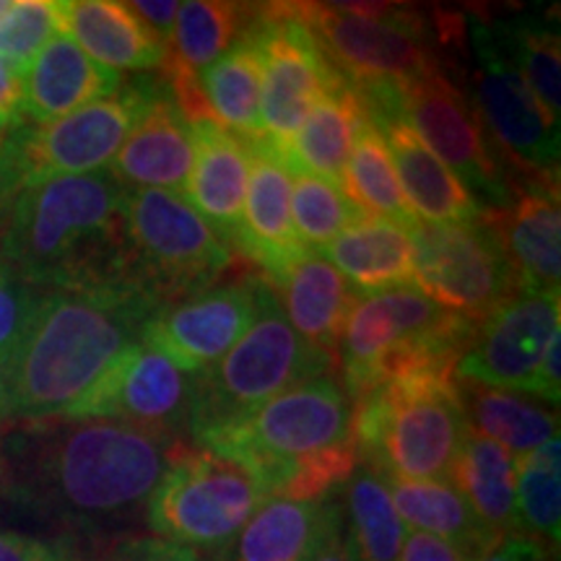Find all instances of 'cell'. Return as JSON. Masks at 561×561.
<instances>
[{"instance_id": "cell-20", "label": "cell", "mask_w": 561, "mask_h": 561, "mask_svg": "<svg viewBox=\"0 0 561 561\" xmlns=\"http://www.w3.org/2000/svg\"><path fill=\"white\" fill-rule=\"evenodd\" d=\"M250 182L234 252L265 271L273 284L305 255L291 221V172L261 144H250Z\"/></svg>"}, {"instance_id": "cell-23", "label": "cell", "mask_w": 561, "mask_h": 561, "mask_svg": "<svg viewBox=\"0 0 561 561\" xmlns=\"http://www.w3.org/2000/svg\"><path fill=\"white\" fill-rule=\"evenodd\" d=\"M123 87V73L102 68L87 53L55 34L21 76V123L47 125L100 102Z\"/></svg>"}, {"instance_id": "cell-34", "label": "cell", "mask_w": 561, "mask_h": 561, "mask_svg": "<svg viewBox=\"0 0 561 561\" xmlns=\"http://www.w3.org/2000/svg\"><path fill=\"white\" fill-rule=\"evenodd\" d=\"M462 411L471 430L502 445L512 458H523L559 437V411L517 396L512 390L458 382Z\"/></svg>"}, {"instance_id": "cell-51", "label": "cell", "mask_w": 561, "mask_h": 561, "mask_svg": "<svg viewBox=\"0 0 561 561\" xmlns=\"http://www.w3.org/2000/svg\"><path fill=\"white\" fill-rule=\"evenodd\" d=\"M0 409H3V388H0ZM0 416H3V411H0Z\"/></svg>"}, {"instance_id": "cell-45", "label": "cell", "mask_w": 561, "mask_h": 561, "mask_svg": "<svg viewBox=\"0 0 561 561\" xmlns=\"http://www.w3.org/2000/svg\"><path fill=\"white\" fill-rule=\"evenodd\" d=\"M401 561H473L458 546L434 538L430 533L409 530L405 533Z\"/></svg>"}, {"instance_id": "cell-25", "label": "cell", "mask_w": 561, "mask_h": 561, "mask_svg": "<svg viewBox=\"0 0 561 561\" xmlns=\"http://www.w3.org/2000/svg\"><path fill=\"white\" fill-rule=\"evenodd\" d=\"M193 125L170 94H159L112 159L110 174L125 191H185L193 167Z\"/></svg>"}, {"instance_id": "cell-5", "label": "cell", "mask_w": 561, "mask_h": 561, "mask_svg": "<svg viewBox=\"0 0 561 561\" xmlns=\"http://www.w3.org/2000/svg\"><path fill=\"white\" fill-rule=\"evenodd\" d=\"M476 325L479 322L442 310L416 286L359 297L343 322L335 375L356 401L405 375L455 371Z\"/></svg>"}, {"instance_id": "cell-24", "label": "cell", "mask_w": 561, "mask_h": 561, "mask_svg": "<svg viewBox=\"0 0 561 561\" xmlns=\"http://www.w3.org/2000/svg\"><path fill=\"white\" fill-rule=\"evenodd\" d=\"M58 32L73 39L91 60L115 70H161L167 45L130 3L115 0H62L55 3Z\"/></svg>"}, {"instance_id": "cell-48", "label": "cell", "mask_w": 561, "mask_h": 561, "mask_svg": "<svg viewBox=\"0 0 561 561\" xmlns=\"http://www.w3.org/2000/svg\"><path fill=\"white\" fill-rule=\"evenodd\" d=\"M21 125V76L0 60V133Z\"/></svg>"}, {"instance_id": "cell-3", "label": "cell", "mask_w": 561, "mask_h": 561, "mask_svg": "<svg viewBox=\"0 0 561 561\" xmlns=\"http://www.w3.org/2000/svg\"><path fill=\"white\" fill-rule=\"evenodd\" d=\"M125 193L107 170L26 187L11 201L0 263L42 291L128 278Z\"/></svg>"}, {"instance_id": "cell-28", "label": "cell", "mask_w": 561, "mask_h": 561, "mask_svg": "<svg viewBox=\"0 0 561 561\" xmlns=\"http://www.w3.org/2000/svg\"><path fill=\"white\" fill-rule=\"evenodd\" d=\"M322 257L359 297L413 286L411 240L401 224L359 216L328 244Z\"/></svg>"}, {"instance_id": "cell-47", "label": "cell", "mask_w": 561, "mask_h": 561, "mask_svg": "<svg viewBox=\"0 0 561 561\" xmlns=\"http://www.w3.org/2000/svg\"><path fill=\"white\" fill-rule=\"evenodd\" d=\"M133 11L138 13L140 19L146 21V26L157 34V37L170 45L172 30H174V21H178L180 5L178 0H164V3H149V0H138V3H130Z\"/></svg>"}, {"instance_id": "cell-37", "label": "cell", "mask_w": 561, "mask_h": 561, "mask_svg": "<svg viewBox=\"0 0 561 561\" xmlns=\"http://www.w3.org/2000/svg\"><path fill=\"white\" fill-rule=\"evenodd\" d=\"M504 50L520 70L528 83L533 100L546 115V121L557 125L561 121V34L557 26L536 19H520L512 24H500Z\"/></svg>"}, {"instance_id": "cell-21", "label": "cell", "mask_w": 561, "mask_h": 561, "mask_svg": "<svg viewBox=\"0 0 561 561\" xmlns=\"http://www.w3.org/2000/svg\"><path fill=\"white\" fill-rule=\"evenodd\" d=\"M515 271L517 289L559 294L561 289V201L559 185L520 187L507 208H489Z\"/></svg>"}, {"instance_id": "cell-35", "label": "cell", "mask_w": 561, "mask_h": 561, "mask_svg": "<svg viewBox=\"0 0 561 561\" xmlns=\"http://www.w3.org/2000/svg\"><path fill=\"white\" fill-rule=\"evenodd\" d=\"M341 191L346 193L348 206L369 219H385L401 227L416 221L403 201L388 144L371 117L356 133L354 149L341 178Z\"/></svg>"}, {"instance_id": "cell-40", "label": "cell", "mask_w": 561, "mask_h": 561, "mask_svg": "<svg viewBox=\"0 0 561 561\" xmlns=\"http://www.w3.org/2000/svg\"><path fill=\"white\" fill-rule=\"evenodd\" d=\"M55 34H58L55 3L50 0H13L9 19L0 24V60L19 76H24L37 53Z\"/></svg>"}, {"instance_id": "cell-17", "label": "cell", "mask_w": 561, "mask_h": 561, "mask_svg": "<svg viewBox=\"0 0 561 561\" xmlns=\"http://www.w3.org/2000/svg\"><path fill=\"white\" fill-rule=\"evenodd\" d=\"M195 385L198 377L174 367L164 354L140 341L60 419H112L178 437L191 421Z\"/></svg>"}, {"instance_id": "cell-15", "label": "cell", "mask_w": 561, "mask_h": 561, "mask_svg": "<svg viewBox=\"0 0 561 561\" xmlns=\"http://www.w3.org/2000/svg\"><path fill=\"white\" fill-rule=\"evenodd\" d=\"M255 34L263 53L261 146L286 161L312 104L339 73L284 3L261 5Z\"/></svg>"}, {"instance_id": "cell-13", "label": "cell", "mask_w": 561, "mask_h": 561, "mask_svg": "<svg viewBox=\"0 0 561 561\" xmlns=\"http://www.w3.org/2000/svg\"><path fill=\"white\" fill-rule=\"evenodd\" d=\"M409 229L413 286L442 310L481 322L517 291L515 271L489 216L476 224L416 219Z\"/></svg>"}, {"instance_id": "cell-4", "label": "cell", "mask_w": 561, "mask_h": 561, "mask_svg": "<svg viewBox=\"0 0 561 561\" xmlns=\"http://www.w3.org/2000/svg\"><path fill=\"white\" fill-rule=\"evenodd\" d=\"M180 437L112 419H58L30 439L24 494L70 520H115L146 507Z\"/></svg>"}, {"instance_id": "cell-26", "label": "cell", "mask_w": 561, "mask_h": 561, "mask_svg": "<svg viewBox=\"0 0 561 561\" xmlns=\"http://www.w3.org/2000/svg\"><path fill=\"white\" fill-rule=\"evenodd\" d=\"M278 305L286 320L307 346H312L339 369V341L343 322L359 294L333 268L320 252L307 250L289 271L276 280Z\"/></svg>"}, {"instance_id": "cell-46", "label": "cell", "mask_w": 561, "mask_h": 561, "mask_svg": "<svg viewBox=\"0 0 561 561\" xmlns=\"http://www.w3.org/2000/svg\"><path fill=\"white\" fill-rule=\"evenodd\" d=\"M546 559H549V546L520 533V536H507L504 541L496 543L494 549L473 561H546Z\"/></svg>"}, {"instance_id": "cell-53", "label": "cell", "mask_w": 561, "mask_h": 561, "mask_svg": "<svg viewBox=\"0 0 561 561\" xmlns=\"http://www.w3.org/2000/svg\"><path fill=\"white\" fill-rule=\"evenodd\" d=\"M5 471V462L3 460H0V473H3Z\"/></svg>"}, {"instance_id": "cell-33", "label": "cell", "mask_w": 561, "mask_h": 561, "mask_svg": "<svg viewBox=\"0 0 561 561\" xmlns=\"http://www.w3.org/2000/svg\"><path fill=\"white\" fill-rule=\"evenodd\" d=\"M333 512L325 502L268 500L231 538L229 561H310Z\"/></svg>"}, {"instance_id": "cell-32", "label": "cell", "mask_w": 561, "mask_h": 561, "mask_svg": "<svg viewBox=\"0 0 561 561\" xmlns=\"http://www.w3.org/2000/svg\"><path fill=\"white\" fill-rule=\"evenodd\" d=\"M257 13H261V5L227 3V0L182 3L170 45H167L161 76H201L210 62L229 53L255 26Z\"/></svg>"}, {"instance_id": "cell-12", "label": "cell", "mask_w": 561, "mask_h": 561, "mask_svg": "<svg viewBox=\"0 0 561 561\" xmlns=\"http://www.w3.org/2000/svg\"><path fill=\"white\" fill-rule=\"evenodd\" d=\"M466 39L473 60L471 104L512 182L517 187L559 185V128L533 100L496 26L466 19Z\"/></svg>"}, {"instance_id": "cell-41", "label": "cell", "mask_w": 561, "mask_h": 561, "mask_svg": "<svg viewBox=\"0 0 561 561\" xmlns=\"http://www.w3.org/2000/svg\"><path fill=\"white\" fill-rule=\"evenodd\" d=\"M42 289L21 280L9 265L0 263V369L19 346L30 318L42 297Z\"/></svg>"}, {"instance_id": "cell-18", "label": "cell", "mask_w": 561, "mask_h": 561, "mask_svg": "<svg viewBox=\"0 0 561 561\" xmlns=\"http://www.w3.org/2000/svg\"><path fill=\"white\" fill-rule=\"evenodd\" d=\"M557 331L559 294L517 289L476 325L466 354L455 364V380L525 392Z\"/></svg>"}, {"instance_id": "cell-16", "label": "cell", "mask_w": 561, "mask_h": 561, "mask_svg": "<svg viewBox=\"0 0 561 561\" xmlns=\"http://www.w3.org/2000/svg\"><path fill=\"white\" fill-rule=\"evenodd\" d=\"M268 289L265 278L248 276L159 307L146 325L144 343L187 375H206L250 331Z\"/></svg>"}, {"instance_id": "cell-49", "label": "cell", "mask_w": 561, "mask_h": 561, "mask_svg": "<svg viewBox=\"0 0 561 561\" xmlns=\"http://www.w3.org/2000/svg\"><path fill=\"white\" fill-rule=\"evenodd\" d=\"M310 561H354L348 538L346 533H343V517L339 507H335L331 523H328L325 533H322L318 549H314Z\"/></svg>"}, {"instance_id": "cell-2", "label": "cell", "mask_w": 561, "mask_h": 561, "mask_svg": "<svg viewBox=\"0 0 561 561\" xmlns=\"http://www.w3.org/2000/svg\"><path fill=\"white\" fill-rule=\"evenodd\" d=\"M195 447L244 468L268 500L320 502L359 466L354 405L335 375L294 385Z\"/></svg>"}, {"instance_id": "cell-1", "label": "cell", "mask_w": 561, "mask_h": 561, "mask_svg": "<svg viewBox=\"0 0 561 561\" xmlns=\"http://www.w3.org/2000/svg\"><path fill=\"white\" fill-rule=\"evenodd\" d=\"M159 307L164 301L133 278L45 291L0 369V411L32 421L66 416L125 351L144 341Z\"/></svg>"}, {"instance_id": "cell-31", "label": "cell", "mask_w": 561, "mask_h": 561, "mask_svg": "<svg viewBox=\"0 0 561 561\" xmlns=\"http://www.w3.org/2000/svg\"><path fill=\"white\" fill-rule=\"evenodd\" d=\"M385 483H388L392 504H396L403 525H409L411 530L430 533L434 538L458 546L471 559L483 557L504 541L489 528H483L468 502L460 496V491L447 479H385Z\"/></svg>"}, {"instance_id": "cell-43", "label": "cell", "mask_w": 561, "mask_h": 561, "mask_svg": "<svg viewBox=\"0 0 561 561\" xmlns=\"http://www.w3.org/2000/svg\"><path fill=\"white\" fill-rule=\"evenodd\" d=\"M0 561H76L60 546L45 543L39 538L21 533H0Z\"/></svg>"}, {"instance_id": "cell-27", "label": "cell", "mask_w": 561, "mask_h": 561, "mask_svg": "<svg viewBox=\"0 0 561 561\" xmlns=\"http://www.w3.org/2000/svg\"><path fill=\"white\" fill-rule=\"evenodd\" d=\"M367 117L369 110L359 89L351 87L339 73L312 104L310 115L294 138L284 167L289 172L314 174V178L341 187L356 133Z\"/></svg>"}, {"instance_id": "cell-50", "label": "cell", "mask_w": 561, "mask_h": 561, "mask_svg": "<svg viewBox=\"0 0 561 561\" xmlns=\"http://www.w3.org/2000/svg\"><path fill=\"white\" fill-rule=\"evenodd\" d=\"M11 9H13V0H0V24H3V21L9 19Z\"/></svg>"}, {"instance_id": "cell-11", "label": "cell", "mask_w": 561, "mask_h": 561, "mask_svg": "<svg viewBox=\"0 0 561 561\" xmlns=\"http://www.w3.org/2000/svg\"><path fill=\"white\" fill-rule=\"evenodd\" d=\"M265 502L257 481L237 462L178 442L146 502V520L161 541L193 551L219 549Z\"/></svg>"}, {"instance_id": "cell-9", "label": "cell", "mask_w": 561, "mask_h": 561, "mask_svg": "<svg viewBox=\"0 0 561 561\" xmlns=\"http://www.w3.org/2000/svg\"><path fill=\"white\" fill-rule=\"evenodd\" d=\"M312 34L322 58L351 87H403L439 70L430 26L419 11L367 3H284Z\"/></svg>"}, {"instance_id": "cell-52", "label": "cell", "mask_w": 561, "mask_h": 561, "mask_svg": "<svg viewBox=\"0 0 561 561\" xmlns=\"http://www.w3.org/2000/svg\"><path fill=\"white\" fill-rule=\"evenodd\" d=\"M3 140H5V133H0V149H3Z\"/></svg>"}, {"instance_id": "cell-38", "label": "cell", "mask_w": 561, "mask_h": 561, "mask_svg": "<svg viewBox=\"0 0 561 561\" xmlns=\"http://www.w3.org/2000/svg\"><path fill=\"white\" fill-rule=\"evenodd\" d=\"M561 442L553 437L523 458H515L517 517L525 536L551 549L561 538Z\"/></svg>"}, {"instance_id": "cell-22", "label": "cell", "mask_w": 561, "mask_h": 561, "mask_svg": "<svg viewBox=\"0 0 561 561\" xmlns=\"http://www.w3.org/2000/svg\"><path fill=\"white\" fill-rule=\"evenodd\" d=\"M193 167L185 201L234 250L242 229L252 146L214 123L193 125Z\"/></svg>"}, {"instance_id": "cell-42", "label": "cell", "mask_w": 561, "mask_h": 561, "mask_svg": "<svg viewBox=\"0 0 561 561\" xmlns=\"http://www.w3.org/2000/svg\"><path fill=\"white\" fill-rule=\"evenodd\" d=\"M110 561H201L198 551L161 541V538H130L121 543Z\"/></svg>"}, {"instance_id": "cell-39", "label": "cell", "mask_w": 561, "mask_h": 561, "mask_svg": "<svg viewBox=\"0 0 561 561\" xmlns=\"http://www.w3.org/2000/svg\"><path fill=\"white\" fill-rule=\"evenodd\" d=\"M359 216L328 180L291 172V221L307 250L322 252Z\"/></svg>"}, {"instance_id": "cell-8", "label": "cell", "mask_w": 561, "mask_h": 561, "mask_svg": "<svg viewBox=\"0 0 561 561\" xmlns=\"http://www.w3.org/2000/svg\"><path fill=\"white\" fill-rule=\"evenodd\" d=\"M159 94L157 83L136 79L60 121L21 123L0 149V203L42 182L102 172Z\"/></svg>"}, {"instance_id": "cell-36", "label": "cell", "mask_w": 561, "mask_h": 561, "mask_svg": "<svg viewBox=\"0 0 561 561\" xmlns=\"http://www.w3.org/2000/svg\"><path fill=\"white\" fill-rule=\"evenodd\" d=\"M348 489V546L354 561H401L405 525L392 504L390 489L377 471L356 466Z\"/></svg>"}, {"instance_id": "cell-14", "label": "cell", "mask_w": 561, "mask_h": 561, "mask_svg": "<svg viewBox=\"0 0 561 561\" xmlns=\"http://www.w3.org/2000/svg\"><path fill=\"white\" fill-rule=\"evenodd\" d=\"M398 112L430 151L489 208H507L520 187L512 182L468 100L442 70L398 87Z\"/></svg>"}, {"instance_id": "cell-6", "label": "cell", "mask_w": 561, "mask_h": 561, "mask_svg": "<svg viewBox=\"0 0 561 561\" xmlns=\"http://www.w3.org/2000/svg\"><path fill=\"white\" fill-rule=\"evenodd\" d=\"M354 405V445L362 466L382 479H447L468 430L450 369L385 382Z\"/></svg>"}, {"instance_id": "cell-10", "label": "cell", "mask_w": 561, "mask_h": 561, "mask_svg": "<svg viewBox=\"0 0 561 561\" xmlns=\"http://www.w3.org/2000/svg\"><path fill=\"white\" fill-rule=\"evenodd\" d=\"M125 268L164 305L187 299L234 265L237 252L170 191H128L123 206Z\"/></svg>"}, {"instance_id": "cell-7", "label": "cell", "mask_w": 561, "mask_h": 561, "mask_svg": "<svg viewBox=\"0 0 561 561\" xmlns=\"http://www.w3.org/2000/svg\"><path fill=\"white\" fill-rule=\"evenodd\" d=\"M335 375V362L294 333L273 286L255 322L224 359L198 377L187 432L195 442L263 409L294 385Z\"/></svg>"}, {"instance_id": "cell-19", "label": "cell", "mask_w": 561, "mask_h": 561, "mask_svg": "<svg viewBox=\"0 0 561 561\" xmlns=\"http://www.w3.org/2000/svg\"><path fill=\"white\" fill-rule=\"evenodd\" d=\"M371 123L388 144L398 185H401L405 206L416 219L432 224H476L486 216V208L471 195L462 182L447 170L430 151V146L416 136V130L398 112V87L362 89Z\"/></svg>"}, {"instance_id": "cell-29", "label": "cell", "mask_w": 561, "mask_h": 561, "mask_svg": "<svg viewBox=\"0 0 561 561\" xmlns=\"http://www.w3.org/2000/svg\"><path fill=\"white\" fill-rule=\"evenodd\" d=\"M453 486L473 510L483 528L496 538L520 536V517L515 500V458L468 426L462 434L460 450L450 468Z\"/></svg>"}, {"instance_id": "cell-30", "label": "cell", "mask_w": 561, "mask_h": 561, "mask_svg": "<svg viewBox=\"0 0 561 561\" xmlns=\"http://www.w3.org/2000/svg\"><path fill=\"white\" fill-rule=\"evenodd\" d=\"M198 81L214 125L229 130L231 136L248 140V144H263V53L255 26L229 53H224L219 60L210 62L198 76Z\"/></svg>"}, {"instance_id": "cell-44", "label": "cell", "mask_w": 561, "mask_h": 561, "mask_svg": "<svg viewBox=\"0 0 561 561\" xmlns=\"http://www.w3.org/2000/svg\"><path fill=\"white\" fill-rule=\"evenodd\" d=\"M525 392H528V396L533 392V396L541 398V401L551 403L553 409L559 405L561 401V331L553 333L549 348H546L543 359L538 364L536 375L530 377Z\"/></svg>"}]
</instances>
